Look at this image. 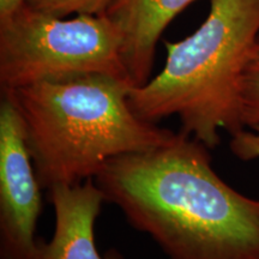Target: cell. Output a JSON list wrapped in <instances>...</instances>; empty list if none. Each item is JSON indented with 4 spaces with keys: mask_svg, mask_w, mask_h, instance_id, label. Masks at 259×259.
Returning a JSON list of instances; mask_svg holds the SVG:
<instances>
[{
    "mask_svg": "<svg viewBox=\"0 0 259 259\" xmlns=\"http://www.w3.org/2000/svg\"><path fill=\"white\" fill-rule=\"evenodd\" d=\"M209 150L179 131L162 147L112 158L94 180L168 259H259V199L225 183Z\"/></svg>",
    "mask_w": 259,
    "mask_h": 259,
    "instance_id": "1",
    "label": "cell"
},
{
    "mask_svg": "<svg viewBox=\"0 0 259 259\" xmlns=\"http://www.w3.org/2000/svg\"><path fill=\"white\" fill-rule=\"evenodd\" d=\"M88 73L128 80L121 36L103 14L57 17L25 3L0 19L2 92Z\"/></svg>",
    "mask_w": 259,
    "mask_h": 259,
    "instance_id": "4",
    "label": "cell"
},
{
    "mask_svg": "<svg viewBox=\"0 0 259 259\" xmlns=\"http://www.w3.org/2000/svg\"><path fill=\"white\" fill-rule=\"evenodd\" d=\"M108 0H27L32 8L57 16L69 17L78 14H102Z\"/></svg>",
    "mask_w": 259,
    "mask_h": 259,
    "instance_id": "9",
    "label": "cell"
},
{
    "mask_svg": "<svg viewBox=\"0 0 259 259\" xmlns=\"http://www.w3.org/2000/svg\"><path fill=\"white\" fill-rule=\"evenodd\" d=\"M25 3L27 0H0V19L8 17Z\"/></svg>",
    "mask_w": 259,
    "mask_h": 259,
    "instance_id": "11",
    "label": "cell"
},
{
    "mask_svg": "<svg viewBox=\"0 0 259 259\" xmlns=\"http://www.w3.org/2000/svg\"><path fill=\"white\" fill-rule=\"evenodd\" d=\"M232 153L240 160L251 161L259 158V126L244 128L232 136Z\"/></svg>",
    "mask_w": 259,
    "mask_h": 259,
    "instance_id": "10",
    "label": "cell"
},
{
    "mask_svg": "<svg viewBox=\"0 0 259 259\" xmlns=\"http://www.w3.org/2000/svg\"><path fill=\"white\" fill-rule=\"evenodd\" d=\"M209 14L184 40L164 42L166 61L157 76L131 88L138 118L157 124L177 115L180 131L209 149L244 130L242 79L259 35V0H210Z\"/></svg>",
    "mask_w": 259,
    "mask_h": 259,
    "instance_id": "3",
    "label": "cell"
},
{
    "mask_svg": "<svg viewBox=\"0 0 259 259\" xmlns=\"http://www.w3.org/2000/svg\"><path fill=\"white\" fill-rule=\"evenodd\" d=\"M42 187L23 121L9 93L0 101V259H37Z\"/></svg>",
    "mask_w": 259,
    "mask_h": 259,
    "instance_id": "5",
    "label": "cell"
},
{
    "mask_svg": "<svg viewBox=\"0 0 259 259\" xmlns=\"http://www.w3.org/2000/svg\"><path fill=\"white\" fill-rule=\"evenodd\" d=\"M131 83L103 73L45 80L9 93L42 189L94 179L112 158L169 143L176 132L138 118Z\"/></svg>",
    "mask_w": 259,
    "mask_h": 259,
    "instance_id": "2",
    "label": "cell"
},
{
    "mask_svg": "<svg viewBox=\"0 0 259 259\" xmlns=\"http://www.w3.org/2000/svg\"><path fill=\"white\" fill-rule=\"evenodd\" d=\"M54 209V232L50 241L38 242L37 259H124L118 251L101 255L96 247L95 222L105 197L95 180L48 190Z\"/></svg>",
    "mask_w": 259,
    "mask_h": 259,
    "instance_id": "7",
    "label": "cell"
},
{
    "mask_svg": "<svg viewBox=\"0 0 259 259\" xmlns=\"http://www.w3.org/2000/svg\"><path fill=\"white\" fill-rule=\"evenodd\" d=\"M197 0H108L102 14L121 36V58L134 88L151 78L158 41L178 15Z\"/></svg>",
    "mask_w": 259,
    "mask_h": 259,
    "instance_id": "6",
    "label": "cell"
},
{
    "mask_svg": "<svg viewBox=\"0 0 259 259\" xmlns=\"http://www.w3.org/2000/svg\"><path fill=\"white\" fill-rule=\"evenodd\" d=\"M241 118L245 128L259 126V35L242 79Z\"/></svg>",
    "mask_w": 259,
    "mask_h": 259,
    "instance_id": "8",
    "label": "cell"
}]
</instances>
